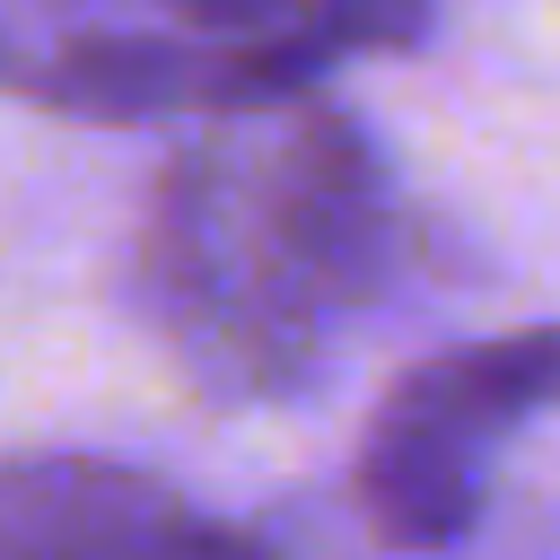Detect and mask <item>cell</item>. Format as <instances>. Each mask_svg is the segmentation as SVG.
<instances>
[{"label": "cell", "instance_id": "cell-1", "mask_svg": "<svg viewBox=\"0 0 560 560\" xmlns=\"http://www.w3.org/2000/svg\"><path fill=\"white\" fill-rule=\"evenodd\" d=\"M402 262L376 140L315 96L184 140L131 245V298L210 394L306 385Z\"/></svg>", "mask_w": 560, "mask_h": 560}, {"label": "cell", "instance_id": "cell-2", "mask_svg": "<svg viewBox=\"0 0 560 560\" xmlns=\"http://www.w3.org/2000/svg\"><path fill=\"white\" fill-rule=\"evenodd\" d=\"M542 411H560V324L490 332V341L420 359L359 438L350 490H359L368 525L402 551L455 542L481 516V481H490L499 446Z\"/></svg>", "mask_w": 560, "mask_h": 560}, {"label": "cell", "instance_id": "cell-3", "mask_svg": "<svg viewBox=\"0 0 560 560\" xmlns=\"http://www.w3.org/2000/svg\"><path fill=\"white\" fill-rule=\"evenodd\" d=\"M0 560H262V542L201 516L158 472L105 455H18L0 464Z\"/></svg>", "mask_w": 560, "mask_h": 560}]
</instances>
